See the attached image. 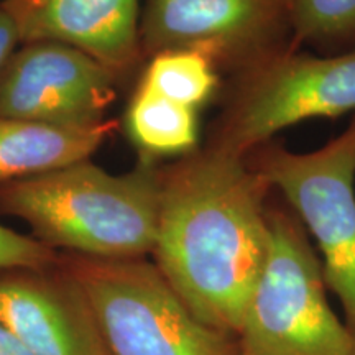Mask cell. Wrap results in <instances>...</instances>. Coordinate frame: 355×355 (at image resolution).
Here are the masks:
<instances>
[{"label": "cell", "instance_id": "6da1fadb", "mask_svg": "<svg viewBox=\"0 0 355 355\" xmlns=\"http://www.w3.org/2000/svg\"><path fill=\"white\" fill-rule=\"evenodd\" d=\"M270 193L245 158L207 145L162 166L153 263L194 316L237 339L268 254Z\"/></svg>", "mask_w": 355, "mask_h": 355}, {"label": "cell", "instance_id": "7a4b0ae2", "mask_svg": "<svg viewBox=\"0 0 355 355\" xmlns=\"http://www.w3.org/2000/svg\"><path fill=\"white\" fill-rule=\"evenodd\" d=\"M162 166L140 155L132 171L110 175L91 159L0 184V214L28 224L60 254L146 259L157 242Z\"/></svg>", "mask_w": 355, "mask_h": 355}, {"label": "cell", "instance_id": "3957f363", "mask_svg": "<svg viewBox=\"0 0 355 355\" xmlns=\"http://www.w3.org/2000/svg\"><path fill=\"white\" fill-rule=\"evenodd\" d=\"M86 296L109 355H241V343L207 326L146 259L60 254Z\"/></svg>", "mask_w": 355, "mask_h": 355}, {"label": "cell", "instance_id": "277c9868", "mask_svg": "<svg viewBox=\"0 0 355 355\" xmlns=\"http://www.w3.org/2000/svg\"><path fill=\"white\" fill-rule=\"evenodd\" d=\"M355 112V48L314 55L290 48L232 74L207 146L247 158L285 128Z\"/></svg>", "mask_w": 355, "mask_h": 355}, {"label": "cell", "instance_id": "5b68a950", "mask_svg": "<svg viewBox=\"0 0 355 355\" xmlns=\"http://www.w3.org/2000/svg\"><path fill=\"white\" fill-rule=\"evenodd\" d=\"M268 254L239 332L247 355H355L326 295L322 266L293 214L268 207Z\"/></svg>", "mask_w": 355, "mask_h": 355}, {"label": "cell", "instance_id": "8992f818", "mask_svg": "<svg viewBox=\"0 0 355 355\" xmlns=\"http://www.w3.org/2000/svg\"><path fill=\"white\" fill-rule=\"evenodd\" d=\"M245 159L314 237L324 282L355 336V115L340 135L313 152H291L272 140Z\"/></svg>", "mask_w": 355, "mask_h": 355}, {"label": "cell", "instance_id": "52a82bcc", "mask_svg": "<svg viewBox=\"0 0 355 355\" xmlns=\"http://www.w3.org/2000/svg\"><path fill=\"white\" fill-rule=\"evenodd\" d=\"M140 44L145 61L198 51L230 76L296 48L283 0H141Z\"/></svg>", "mask_w": 355, "mask_h": 355}, {"label": "cell", "instance_id": "ba28073f", "mask_svg": "<svg viewBox=\"0 0 355 355\" xmlns=\"http://www.w3.org/2000/svg\"><path fill=\"white\" fill-rule=\"evenodd\" d=\"M119 84L107 68L78 48L24 43L0 73V117L91 128L107 121Z\"/></svg>", "mask_w": 355, "mask_h": 355}, {"label": "cell", "instance_id": "9c48e42d", "mask_svg": "<svg viewBox=\"0 0 355 355\" xmlns=\"http://www.w3.org/2000/svg\"><path fill=\"white\" fill-rule=\"evenodd\" d=\"M0 324L35 355H109L86 296L60 260L0 272Z\"/></svg>", "mask_w": 355, "mask_h": 355}, {"label": "cell", "instance_id": "30bf717a", "mask_svg": "<svg viewBox=\"0 0 355 355\" xmlns=\"http://www.w3.org/2000/svg\"><path fill=\"white\" fill-rule=\"evenodd\" d=\"M20 44L56 42L78 48L119 83L145 63L140 44L141 0H2Z\"/></svg>", "mask_w": 355, "mask_h": 355}, {"label": "cell", "instance_id": "8fae6325", "mask_svg": "<svg viewBox=\"0 0 355 355\" xmlns=\"http://www.w3.org/2000/svg\"><path fill=\"white\" fill-rule=\"evenodd\" d=\"M117 127V121L68 128L0 117V184L91 159Z\"/></svg>", "mask_w": 355, "mask_h": 355}, {"label": "cell", "instance_id": "7c38bea8", "mask_svg": "<svg viewBox=\"0 0 355 355\" xmlns=\"http://www.w3.org/2000/svg\"><path fill=\"white\" fill-rule=\"evenodd\" d=\"M128 139L148 157H186L198 150V110L137 84L125 110Z\"/></svg>", "mask_w": 355, "mask_h": 355}, {"label": "cell", "instance_id": "4fadbf2b", "mask_svg": "<svg viewBox=\"0 0 355 355\" xmlns=\"http://www.w3.org/2000/svg\"><path fill=\"white\" fill-rule=\"evenodd\" d=\"M217 71L209 58L198 51H163L146 60L139 83L178 104L198 110L219 87Z\"/></svg>", "mask_w": 355, "mask_h": 355}, {"label": "cell", "instance_id": "5bb4252c", "mask_svg": "<svg viewBox=\"0 0 355 355\" xmlns=\"http://www.w3.org/2000/svg\"><path fill=\"white\" fill-rule=\"evenodd\" d=\"M293 44L355 46V0H283Z\"/></svg>", "mask_w": 355, "mask_h": 355}, {"label": "cell", "instance_id": "9a60e30c", "mask_svg": "<svg viewBox=\"0 0 355 355\" xmlns=\"http://www.w3.org/2000/svg\"><path fill=\"white\" fill-rule=\"evenodd\" d=\"M60 260V252L46 247L32 235L0 224V272L15 268H46Z\"/></svg>", "mask_w": 355, "mask_h": 355}, {"label": "cell", "instance_id": "2e32d148", "mask_svg": "<svg viewBox=\"0 0 355 355\" xmlns=\"http://www.w3.org/2000/svg\"><path fill=\"white\" fill-rule=\"evenodd\" d=\"M19 44L20 38L17 26L13 24L12 17L8 15V12L3 8L2 2H0V73H2L3 66L10 60V56Z\"/></svg>", "mask_w": 355, "mask_h": 355}, {"label": "cell", "instance_id": "e0dca14e", "mask_svg": "<svg viewBox=\"0 0 355 355\" xmlns=\"http://www.w3.org/2000/svg\"><path fill=\"white\" fill-rule=\"evenodd\" d=\"M0 355H35L0 324Z\"/></svg>", "mask_w": 355, "mask_h": 355}, {"label": "cell", "instance_id": "ac0fdd59", "mask_svg": "<svg viewBox=\"0 0 355 355\" xmlns=\"http://www.w3.org/2000/svg\"><path fill=\"white\" fill-rule=\"evenodd\" d=\"M241 355H247V354H245V352H243V350H242V352H241Z\"/></svg>", "mask_w": 355, "mask_h": 355}, {"label": "cell", "instance_id": "d6986e66", "mask_svg": "<svg viewBox=\"0 0 355 355\" xmlns=\"http://www.w3.org/2000/svg\"><path fill=\"white\" fill-rule=\"evenodd\" d=\"M0 2H2V0H0Z\"/></svg>", "mask_w": 355, "mask_h": 355}]
</instances>
